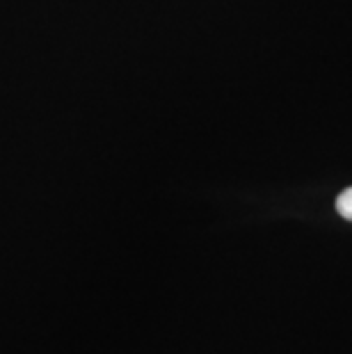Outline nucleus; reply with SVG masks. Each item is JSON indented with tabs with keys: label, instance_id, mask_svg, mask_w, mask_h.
Returning <instances> with one entry per match:
<instances>
[{
	"label": "nucleus",
	"instance_id": "1",
	"mask_svg": "<svg viewBox=\"0 0 352 354\" xmlns=\"http://www.w3.org/2000/svg\"><path fill=\"white\" fill-rule=\"evenodd\" d=\"M336 210H339L341 217H346L348 222H352V187L336 199Z\"/></svg>",
	"mask_w": 352,
	"mask_h": 354
}]
</instances>
